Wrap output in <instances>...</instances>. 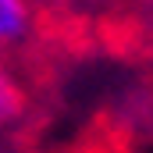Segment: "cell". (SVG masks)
I'll return each mask as SVG.
<instances>
[{"mask_svg": "<svg viewBox=\"0 0 153 153\" xmlns=\"http://www.w3.org/2000/svg\"><path fill=\"white\" fill-rule=\"evenodd\" d=\"M32 32V0H0V50L25 43Z\"/></svg>", "mask_w": 153, "mask_h": 153, "instance_id": "obj_1", "label": "cell"}, {"mask_svg": "<svg viewBox=\"0 0 153 153\" xmlns=\"http://www.w3.org/2000/svg\"><path fill=\"white\" fill-rule=\"evenodd\" d=\"M22 114H25V89H22L18 75L0 61V128L14 125Z\"/></svg>", "mask_w": 153, "mask_h": 153, "instance_id": "obj_2", "label": "cell"}]
</instances>
